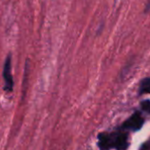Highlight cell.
<instances>
[{
    "label": "cell",
    "mask_w": 150,
    "mask_h": 150,
    "mask_svg": "<svg viewBox=\"0 0 150 150\" xmlns=\"http://www.w3.org/2000/svg\"><path fill=\"white\" fill-rule=\"evenodd\" d=\"M3 76L6 83V89L8 91H12L13 88V79L12 75V62H11V56H7L5 65H4V72Z\"/></svg>",
    "instance_id": "6da1fadb"
},
{
    "label": "cell",
    "mask_w": 150,
    "mask_h": 150,
    "mask_svg": "<svg viewBox=\"0 0 150 150\" xmlns=\"http://www.w3.org/2000/svg\"><path fill=\"white\" fill-rule=\"evenodd\" d=\"M144 124V119L141 117L139 112H135L130 118H128L125 124L123 125V127L125 129H131L132 131H138L139 130Z\"/></svg>",
    "instance_id": "7a4b0ae2"
},
{
    "label": "cell",
    "mask_w": 150,
    "mask_h": 150,
    "mask_svg": "<svg viewBox=\"0 0 150 150\" xmlns=\"http://www.w3.org/2000/svg\"><path fill=\"white\" fill-rule=\"evenodd\" d=\"M127 138V134L125 133L118 134L114 139H111L112 146L116 147L117 150H125L128 146Z\"/></svg>",
    "instance_id": "3957f363"
},
{
    "label": "cell",
    "mask_w": 150,
    "mask_h": 150,
    "mask_svg": "<svg viewBox=\"0 0 150 150\" xmlns=\"http://www.w3.org/2000/svg\"><path fill=\"white\" fill-rule=\"evenodd\" d=\"M99 146L103 149H108L111 147V138L105 133L99 134Z\"/></svg>",
    "instance_id": "277c9868"
},
{
    "label": "cell",
    "mask_w": 150,
    "mask_h": 150,
    "mask_svg": "<svg viewBox=\"0 0 150 150\" xmlns=\"http://www.w3.org/2000/svg\"><path fill=\"white\" fill-rule=\"evenodd\" d=\"M140 94H150V78H145L140 83Z\"/></svg>",
    "instance_id": "5b68a950"
},
{
    "label": "cell",
    "mask_w": 150,
    "mask_h": 150,
    "mask_svg": "<svg viewBox=\"0 0 150 150\" xmlns=\"http://www.w3.org/2000/svg\"><path fill=\"white\" fill-rule=\"evenodd\" d=\"M141 108L144 111L150 114V100H145L141 103Z\"/></svg>",
    "instance_id": "8992f818"
},
{
    "label": "cell",
    "mask_w": 150,
    "mask_h": 150,
    "mask_svg": "<svg viewBox=\"0 0 150 150\" xmlns=\"http://www.w3.org/2000/svg\"><path fill=\"white\" fill-rule=\"evenodd\" d=\"M150 9V0L148 1V3L146 4V11H148Z\"/></svg>",
    "instance_id": "52a82bcc"
}]
</instances>
